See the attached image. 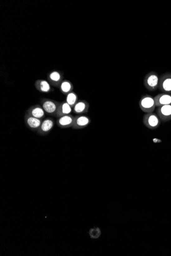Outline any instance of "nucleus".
<instances>
[{"instance_id":"f3484780","label":"nucleus","mask_w":171,"mask_h":256,"mask_svg":"<svg viewBox=\"0 0 171 256\" xmlns=\"http://www.w3.org/2000/svg\"><path fill=\"white\" fill-rule=\"evenodd\" d=\"M61 89L64 92H68L71 89V85L70 83L67 81L63 82L61 85Z\"/></svg>"},{"instance_id":"dca6fc26","label":"nucleus","mask_w":171,"mask_h":256,"mask_svg":"<svg viewBox=\"0 0 171 256\" xmlns=\"http://www.w3.org/2000/svg\"><path fill=\"white\" fill-rule=\"evenodd\" d=\"M40 90L43 92H47L50 89V86L46 81H42L40 83Z\"/></svg>"},{"instance_id":"423d86ee","label":"nucleus","mask_w":171,"mask_h":256,"mask_svg":"<svg viewBox=\"0 0 171 256\" xmlns=\"http://www.w3.org/2000/svg\"><path fill=\"white\" fill-rule=\"evenodd\" d=\"M154 99L156 106L157 107L171 104V95L169 94H159L157 95Z\"/></svg>"},{"instance_id":"9b49d317","label":"nucleus","mask_w":171,"mask_h":256,"mask_svg":"<svg viewBox=\"0 0 171 256\" xmlns=\"http://www.w3.org/2000/svg\"><path fill=\"white\" fill-rule=\"evenodd\" d=\"M27 123L31 128H37L41 125L40 121L35 117H29L27 119Z\"/></svg>"},{"instance_id":"7ed1b4c3","label":"nucleus","mask_w":171,"mask_h":256,"mask_svg":"<svg viewBox=\"0 0 171 256\" xmlns=\"http://www.w3.org/2000/svg\"><path fill=\"white\" fill-rule=\"evenodd\" d=\"M142 122L147 128L152 130L158 128L161 123L159 117L153 112L145 114L143 117Z\"/></svg>"},{"instance_id":"39448f33","label":"nucleus","mask_w":171,"mask_h":256,"mask_svg":"<svg viewBox=\"0 0 171 256\" xmlns=\"http://www.w3.org/2000/svg\"><path fill=\"white\" fill-rule=\"evenodd\" d=\"M157 114L160 119L163 122L171 120V104L158 107Z\"/></svg>"},{"instance_id":"4468645a","label":"nucleus","mask_w":171,"mask_h":256,"mask_svg":"<svg viewBox=\"0 0 171 256\" xmlns=\"http://www.w3.org/2000/svg\"><path fill=\"white\" fill-rule=\"evenodd\" d=\"M31 114L33 117L39 119L42 118V117L44 115V112L42 108L40 107H36L32 111Z\"/></svg>"},{"instance_id":"0eeeda50","label":"nucleus","mask_w":171,"mask_h":256,"mask_svg":"<svg viewBox=\"0 0 171 256\" xmlns=\"http://www.w3.org/2000/svg\"><path fill=\"white\" fill-rule=\"evenodd\" d=\"M90 120L87 117L82 116L77 118L76 119V125L79 127H84L89 124Z\"/></svg>"},{"instance_id":"f257e3e1","label":"nucleus","mask_w":171,"mask_h":256,"mask_svg":"<svg viewBox=\"0 0 171 256\" xmlns=\"http://www.w3.org/2000/svg\"><path fill=\"white\" fill-rule=\"evenodd\" d=\"M139 106L141 111L146 114L153 112L156 107L154 98L151 95L147 94L141 97L139 102Z\"/></svg>"},{"instance_id":"1a4fd4ad","label":"nucleus","mask_w":171,"mask_h":256,"mask_svg":"<svg viewBox=\"0 0 171 256\" xmlns=\"http://www.w3.org/2000/svg\"><path fill=\"white\" fill-rule=\"evenodd\" d=\"M43 107L46 112L48 113H52L56 109V105L51 101H45L43 105Z\"/></svg>"},{"instance_id":"ddd939ff","label":"nucleus","mask_w":171,"mask_h":256,"mask_svg":"<svg viewBox=\"0 0 171 256\" xmlns=\"http://www.w3.org/2000/svg\"><path fill=\"white\" fill-rule=\"evenodd\" d=\"M73 122V119L72 117L68 116H65L62 117L59 120V123L60 125L62 126H66V125H70Z\"/></svg>"},{"instance_id":"f8f14e48","label":"nucleus","mask_w":171,"mask_h":256,"mask_svg":"<svg viewBox=\"0 0 171 256\" xmlns=\"http://www.w3.org/2000/svg\"><path fill=\"white\" fill-rule=\"evenodd\" d=\"M53 122L51 120H46L41 125V130L45 132L49 131L53 127Z\"/></svg>"},{"instance_id":"2eb2a0df","label":"nucleus","mask_w":171,"mask_h":256,"mask_svg":"<svg viewBox=\"0 0 171 256\" xmlns=\"http://www.w3.org/2000/svg\"><path fill=\"white\" fill-rule=\"evenodd\" d=\"M77 100V96L74 93H70L67 97V103L70 105H73Z\"/></svg>"},{"instance_id":"20e7f679","label":"nucleus","mask_w":171,"mask_h":256,"mask_svg":"<svg viewBox=\"0 0 171 256\" xmlns=\"http://www.w3.org/2000/svg\"><path fill=\"white\" fill-rule=\"evenodd\" d=\"M158 89L164 93L171 94V73H165L161 75Z\"/></svg>"},{"instance_id":"9d476101","label":"nucleus","mask_w":171,"mask_h":256,"mask_svg":"<svg viewBox=\"0 0 171 256\" xmlns=\"http://www.w3.org/2000/svg\"><path fill=\"white\" fill-rule=\"evenodd\" d=\"M88 233L91 239H97L101 236L102 232L99 227H94L90 230Z\"/></svg>"},{"instance_id":"f03ea898","label":"nucleus","mask_w":171,"mask_h":256,"mask_svg":"<svg viewBox=\"0 0 171 256\" xmlns=\"http://www.w3.org/2000/svg\"><path fill=\"white\" fill-rule=\"evenodd\" d=\"M159 77L157 73L150 72L147 74L144 78V86L149 91H155L158 88Z\"/></svg>"},{"instance_id":"6e6552de","label":"nucleus","mask_w":171,"mask_h":256,"mask_svg":"<svg viewBox=\"0 0 171 256\" xmlns=\"http://www.w3.org/2000/svg\"><path fill=\"white\" fill-rule=\"evenodd\" d=\"M88 108V104L84 101H80L75 104L74 111L76 113L85 112Z\"/></svg>"},{"instance_id":"6ab92c4d","label":"nucleus","mask_w":171,"mask_h":256,"mask_svg":"<svg viewBox=\"0 0 171 256\" xmlns=\"http://www.w3.org/2000/svg\"><path fill=\"white\" fill-rule=\"evenodd\" d=\"M50 79H51L52 80L54 81H56H56H59V79H60V74H59V72L55 71V72H52V73L50 74Z\"/></svg>"},{"instance_id":"a211bd4d","label":"nucleus","mask_w":171,"mask_h":256,"mask_svg":"<svg viewBox=\"0 0 171 256\" xmlns=\"http://www.w3.org/2000/svg\"><path fill=\"white\" fill-rule=\"evenodd\" d=\"M62 112L64 114H68L71 112L70 105L68 103H64L62 105Z\"/></svg>"}]
</instances>
